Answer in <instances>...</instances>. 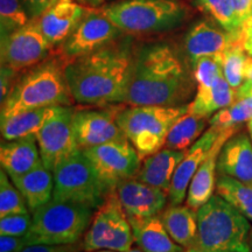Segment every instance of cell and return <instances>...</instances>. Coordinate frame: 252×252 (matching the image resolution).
<instances>
[{
  "instance_id": "6da1fadb",
  "label": "cell",
  "mask_w": 252,
  "mask_h": 252,
  "mask_svg": "<svg viewBox=\"0 0 252 252\" xmlns=\"http://www.w3.org/2000/svg\"><path fill=\"white\" fill-rule=\"evenodd\" d=\"M193 71L172 46L146 45L133 56L123 104L180 106L194 91Z\"/></svg>"
},
{
  "instance_id": "7a4b0ae2",
  "label": "cell",
  "mask_w": 252,
  "mask_h": 252,
  "mask_svg": "<svg viewBox=\"0 0 252 252\" xmlns=\"http://www.w3.org/2000/svg\"><path fill=\"white\" fill-rule=\"evenodd\" d=\"M130 45L115 43L64 61V76L75 102L82 105L123 104L133 63Z\"/></svg>"
},
{
  "instance_id": "3957f363",
  "label": "cell",
  "mask_w": 252,
  "mask_h": 252,
  "mask_svg": "<svg viewBox=\"0 0 252 252\" xmlns=\"http://www.w3.org/2000/svg\"><path fill=\"white\" fill-rule=\"evenodd\" d=\"M72 94L64 76V60L53 59L32 67L14 82L1 104V121L15 113L47 106H71Z\"/></svg>"
},
{
  "instance_id": "277c9868",
  "label": "cell",
  "mask_w": 252,
  "mask_h": 252,
  "mask_svg": "<svg viewBox=\"0 0 252 252\" xmlns=\"http://www.w3.org/2000/svg\"><path fill=\"white\" fill-rule=\"evenodd\" d=\"M250 220L220 195L197 209V234L184 252H251Z\"/></svg>"
},
{
  "instance_id": "5b68a950",
  "label": "cell",
  "mask_w": 252,
  "mask_h": 252,
  "mask_svg": "<svg viewBox=\"0 0 252 252\" xmlns=\"http://www.w3.org/2000/svg\"><path fill=\"white\" fill-rule=\"evenodd\" d=\"M94 210L54 198L35 210L33 222L25 236L26 244H76L89 228Z\"/></svg>"
},
{
  "instance_id": "8992f818",
  "label": "cell",
  "mask_w": 252,
  "mask_h": 252,
  "mask_svg": "<svg viewBox=\"0 0 252 252\" xmlns=\"http://www.w3.org/2000/svg\"><path fill=\"white\" fill-rule=\"evenodd\" d=\"M188 110L189 104L180 106H124L119 112L117 123L140 159L145 160L165 146L169 128Z\"/></svg>"
},
{
  "instance_id": "52a82bcc",
  "label": "cell",
  "mask_w": 252,
  "mask_h": 252,
  "mask_svg": "<svg viewBox=\"0 0 252 252\" xmlns=\"http://www.w3.org/2000/svg\"><path fill=\"white\" fill-rule=\"evenodd\" d=\"M53 198L62 202L83 204L96 210L112 191L104 185L83 150L65 158L53 171Z\"/></svg>"
},
{
  "instance_id": "ba28073f",
  "label": "cell",
  "mask_w": 252,
  "mask_h": 252,
  "mask_svg": "<svg viewBox=\"0 0 252 252\" xmlns=\"http://www.w3.org/2000/svg\"><path fill=\"white\" fill-rule=\"evenodd\" d=\"M122 32L157 33L180 25L187 9L178 0H125L104 8Z\"/></svg>"
},
{
  "instance_id": "9c48e42d",
  "label": "cell",
  "mask_w": 252,
  "mask_h": 252,
  "mask_svg": "<svg viewBox=\"0 0 252 252\" xmlns=\"http://www.w3.org/2000/svg\"><path fill=\"white\" fill-rule=\"evenodd\" d=\"M134 242L130 220L119 202L116 191L97 208L83 238L84 251L111 250L126 252Z\"/></svg>"
},
{
  "instance_id": "30bf717a",
  "label": "cell",
  "mask_w": 252,
  "mask_h": 252,
  "mask_svg": "<svg viewBox=\"0 0 252 252\" xmlns=\"http://www.w3.org/2000/svg\"><path fill=\"white\" fill-rule=\"evenodd\" d=\"M94 171L110 191L140 171V157L127 138L83 150Z\"/></svg>"
},
{
  "instance_id": "8fae6325",
  "label": "cell",
  "mask_w": 252,
  "mask_h": 252,
  "mask_svg": "<svg viewBox=\"0 0 252 252\" xmlns=\"http://www.w3.org/2000/svg\"><path fill=\"white\" fill-rule=\"evenodd\" d=\"M123 108V104H108L96 109H75L72 128L78 149L86 150L110 141L126 139L117 123Z\"/></svg>"
},
{
  "instance_id": "7c38bea8",
  "label": "cell",
  "mask_w": 252,
  "mask_h": 252,
  "mask_svg": "<svg viewBox=\"0 0 252 252\" xmlns=\"http://www.w3.org/2000/svg\"><path fill=\"white\" fill-rule=\"evenodd\" d=\"M52 48L31 19L24 27L1 37V65L15 72L26 70L42 62Z\"/></svg>"
},
{
  "instance_id": "4fadbf2b",
  "label": "cell",
  "mask_w": 252,
  "mask_h": 252,
  "mask_svg": "<svg viewBox=\"0 0 252 252\" xmlns=\"http://www.w3.org/2000/svg\"><path fill=\"white\" fill-rule=\"evenodd\" d=\"M121 28L102 11L86 12L80 24L64 41L61 58L64 61L89 54L109 45L121 34Z\"/></svg>"
},
{
  "instance_id": "5bb4252c",
  "label": "cell",
  "mask_w": 252,
  "mask_h": 252,
  "mask_svg": "<svg viewBox=\"0 0 252 252\" xmlns=\"http://www.w3.org/2000/svg\"><path fill=\"white\" fill-rule=\"evenodd\" d=\"M74 111L71 106H61L35 134L42 163L52 172L78 150L72 128Z\"/></svg>"
},
{
  "instance_id": "9a60e30c",
  "label": "cell",
  "mask_w": 252,
  "mask_h": 252,
  "mask_svg": "<svg viewBox=\"0 0 252 252\" xmlns=\"http://www.w3.org/2000/svg\"><path fill=\"white\" fill-rule=\"evenodd\" d=\"M224 128L210 126L189 149L186 151L184 159L179 163L173 176L171 189L168 191V201L171 206H179L187 197L189 184L195 173L204 161L210 150Z\"/></svg>"
},
{
  "instance_id": "2e32d148",
  "label": "cell",
  "mask_w": 252,
  "mask_h": 252,
  "mask_svg": "<svg viewBox=\"0 0 252 252\" xmlns=\"http://www.w3.org/2000/svg\"><path fill=\"white\" fill-rule=\"evenodd\" d=\"M86 12V8L75 0H53L52 4L33 20L50 46H62Z\"/></svg>"
},
{
  "instance_id": "e0dca14e",
  "label": "cell",
  "mask_w": 252,
  "mask_h": 252,
  "mask_svg": "<svg viewBox=\"0 0 252 252\" xmlns=\"http://www.w3.org/2000/svg\"><path fill=\"white\" fill-rule=\"evenodd\" d=\"M116 194L126 215L134 217L159 215L168 200V193L165 190L134 178L121 182L116 188Z\"/></svg>"
},
{
  "instance_id": "ac0fdd59",
  "label": "cell",
  "mask_w": 252,
  "mask_h": 252,
  "mask_svg": "<svg viewBox=\"0 0 252 252\" xmlns=\"http://www.w3.org/2000/svg\"><path fill=\"white\" fill-rule=\"evenodd\" d=\"M238 128H224L222 133L216 140L213 149L210 150L204 161L201 163L195 175L189 184L187 197H186V206L191 209L197 210L203 204L214 196V191L216 189L217 178V162H219V157L222 150L223 145L226 140L235 134Z\"/></svg>"
},
{
  "instance_id": "d6986e66",
  "label": "cell",
  "mask_w": 252,
  "mask_h": 252,
  "mask_svg": "<svg viewBox=\"0 0 252 252\" xmlns=\"http://www.w3.org/2000/svg\"><path fill=\"white\" fill-rule=\"evenodd\" d=\"M219 174L252 184V141L243 132H236L223 145L219 162Z\"/></svg>"
},
{
  "instance_id": "ffe728a7",
  "label": "cell",
  "mask_w": 252,
  "mask_h": 252,
  "mask_svg": "<svg viewBox=\"0 0 252 252\" xmlns=\"http://www.w3.org/2000/svg\"><path fill=\"white\" fill-rule=\"evenodd\" d=\"M231 42L232 37L228 32L219 30L208 21H201L188 32L184 48L191 67L203 56L223 54Z\"/></svg>"
},
{
  "instance_id": "44dd1931",
  "label": "cell",
  "mask_w": 252,
  "mask_h": 252,
  "mask_svg": "<svg viewBox=\"0 0 252 252\" xmlns=\"http://www.w3.org/2000/svg\"><path fill=\"white\" fill-rule=\"evenodd\" d=\"M42 163L35 135L5 140L0 147L1 169L13 179L26 174Z\"/></svg>"
},
{
  "instance_id": "7402d4cb",
  "label": "cell",
  "mask_w": 252,
  "mask_h": 252,
  "mask_svg": "<svg viewBox=\"0 0 252 252\" xmlns=\"http://www.w3.org/2000/svg\"><path fill=\"white\" fill-rule=\"evenodd\" d=\"M127 217L135 243L143 252H184L185 248L167 232L161 217Z\"/></svg>"
},
{
  "instance_id": "603a6c76",
  "label": "cell",
  "mask_w": 252,
  "mask_h": 252,
  "mask_svg": "<svg viewBox=\"0 0 252 252\" xmlns=\"http://www.w3.org/2000/svg\"><path fill=\"white\" fill-rule=\"evenodd\" d=\"M185 151L161 149L144 160L137 179L145 184L154 186L168 193L173 176L179 163L185 157Z\"/></svg>"
},
{
  "instance_id": "cb8c5ba5",
  "label": "cell",
  "mask_w": 252,
  "mask_h": 252,
  "mask_svg": "<svg viewBox=\"0 0 252 252\" xmlns=\"http://www.w3.org/2000/svg\"><path fill=\"white\" fill-rule=\"evenodd\" d=\"M12 181L23 195L31 214L45 206L53 198L54 175L43 163H40L35 168Z\"/></svg>"
},
{
  "instance_id": "d4e9b609",
  "label": "cell",
  "mask_w": 252,
  "mask_h": 252,
  "mask_svg": "<svg viewBox=\"0 0 252 252\" xmlns=\"http://www.w3.org/2000/svg\"><path fill=\"white\" fill-rule=\"evenodd\" d=\"M237 99V91L225 80L224 75L217 78L213 86L197 88L193 102L189 103V111L210 118V116L231 105Z\"/></svg>"
},
{
  "instance_id": "484cf974",
  "label": "cell",
  "mask_w": 252,
  "mask_h": 252,
  "mask_svg": "<svg viewBox=\"0 0 252 252\" xmlns=\"http://www.w3.org/2000/svg\"><path fill=\"white\" fill-rule=\"evenodd\" d=\"M61 106L32 109L15 113L5 121H1V137L5 140H13L27 135H35L42 126L54 117Z\"/></svg>"
},
{
  "instance_id": "4316f807",
  "label": "cell",
  "mask_w": 252,
  "mask_h": 252,
  "mask_svg": "<svg viewBox=\"0 0 252 252\" xmlns=\"http://www.w3.org/2000/svg\"><path fill=\"white\" fill-rule=\"evenodd\" d=\"M161 220L169 236L181 247L193 244L197 234V210L188 206H169L161 214Z\"/></svg>"
},
{
  "instance_id": "83f0119b",
  "label": "cell",
  "mask_w": 252,
  "mask_h": 252,
  "mask_svg": "<svg viewBox=\"0 0 252 252\" xmlns=\"http://www.w3.org/2000/svg\"><path fill=\"white\" fill-rule=\"evenodd\" d=\"M209 119L188 110L169 128L165 147L186 152L203 134Z\"/></svg>"
},
{
  "instance_id": "f1b7e54d",
  "label": "cell",
  "mask_w": 252,
  "mask_h": 252,
  "mask_svg": "<svg viewBox=\"0 0 252 252\" xmlns=\"http://www.w3.org/2000/svg\"><path fill=\"white\" fill-rule=\"evenodd\" d=\"M216 191L217 195L224 198L226 202L252 222V184L219 174Z\"/></svg>"
},
{
  "instance_id": "f546056e",
  "label": "cell",
  "mask_w": 252,
  "mask_h": 252,
  "mask_svg": "<svg viewBox=\"0 0 252 252\" xmlns=\"http://www.w3.org/2000/svg\"><path fill=\"white\" fill-rule=\"evenodd\" d=\"M196 5L230 33L232 40L241 39L242 28L235 14L232 0H195Z\"/></svg>"
},
{
  "instance_id": "4dcf8cb0",
  "label": "cell",
  "mask_w": 252,
  "mask_h": 252,
  "mask_svg": "<svg viewBox=\"0 0 252 252\" xmlns=\"http://www.w3.org/2000/svg\"><path fill=\"white\" fill-rule=\"evenodd\" d=\"M247 50L244 49L243 42L241 40L232 41L222 55L223 75L225 80L234 89L237 91L244 82L243 71L245 60H247Z\"/></svg>"
},
{
  "instance_id": "1f68e13d",
  "label": "cell",
  "mask_w": 252,
  "mask_h": 252,
  "mask_svg": "<svg viewBox=\"0 0 252 252\" xmlns=\"http://www.w3.org/2000/svg\"><path fill=\"white\" fill-rule=\"evenodd\" d=\"M252 118V105L248 99L237 98L231 105L220 109L210 117L209 125L220 128H238Z\"/></svg>"
},
{
  "instance_id": "d6a6232c",
  "label": "cell",
  "mask_w": 252,
  "mask_h": 252,
  "mask_svg": "<svg viewBox=\"0 0 252 252\" xmlns=\"http://www.w3.org/2000/svg\"><path fill=\"white\" fill-rule=\"evenodd\" d=\"M4 169L0 172V217H4L12 214L30 213L17 186L11 182Z\"/></svg>"
},
{
  "instance_id": "836d02e7",
  "label": "cell",
  "mask_w": 252,
  "mask_h": 252,
  "mask_svg": "<svg viewBox=\"0 0 252 252\" xmlns=\"http://www.w3.org/2000/svg\"><path fill=\"white\" fill-rule=\"evenodd\" d=\"M27 11L20 0H0L1 37L30 23Z\"/></svg>"
},
{
  "instance_id": "e575fe53",
  "label": "cell",
  "mask_w": 252,
  "mask_h": 252,
  "mask_svg": "<svg viewBox=\"0 0 252 252\" xmlns=\"http://www.w3.org/2000/svg\"><path fill=\"white\" fill-rule=\"evenodd\" d=\"M222 55L203 56L191 65L195 82L197 88H207L213 86L217 78L223 76Z\"/></svg>"
},
{
  "instance_id": "d590c367",
  "label": "cell",
  "mask_w": 252,
  "mask_h": 252,
  "mask_svg": "<svg viewBox=\"0 0 252 252\" xmlns=\"http://www.w3.org/2000/svg\"><path fill=\"white\" fill-rule=\"evenodd\" d=\"M33 216L31 213L12 214L0 217V235L25 237L30 231Z\"/></svg>"
},
{
  "instance_id": "8d00e7d4",
  "label": "cell",
  "mask_w": 252,
  "mask_h": 252,
  "mask_svg": "<svg viewBox=\"0 0 252 252\" xmlns=\"http://www.w3.org/2000/svg\"><path fill=\"white\" fill-rule=\"evenodd\" d=\"M21 252H78V249L75 244H30L26 245Z\"/></svg>"
},
{
  "instance_id": "74e56055",
  "label": "cell",
  "mask_w": 252,
  "mask_h": 252,
  "mask_svg": "<svg viewBox=\"0 0 252 252\" xmlns=\"http://www.w3.org/2000/svg\"><path fill=\"white\" fill-rule=\"evenodd\" d=\"M26 245L25 237L0 235V252H21Z\"/></svg>"
},
{
  "instance_id": "f35d334b",
  "label": "cell",
  "mask_w": 252,
  "mask_h": 252,
  "mask_svg": "<svg viewBox=\"0 0 252 252\" xmlns=\"http://www.w3.org/2000/svg\"><path fill=\"white\" fill-rule=\"evenodd\" d=\"M235 14L241 28L252 15V0H232Z\"/></svg>"
},
{
  "instance_id": "ab89813d",
  "label": "cell",
  "mask_w": 252,
  "mask_h": 252,
  "mask_svg": "<svg viewBox=\"0 0 252 252\" xmlns=\"http://www.w3.org/2000/svg\"><path fill=\"white\" fill-rule=\"evenodd\" d=\"M15 74H18V72L12 70L11 68L2 67L1 65V84H0V99H1V104L7 98L9 91H11L12 87H13L15 82Z\"/></svg>"
},
{
  "instance_id": "60d3db41",
  "label": "cell",
  "mask_w": 252,
  "mask_h": 252,
  "mask_svg": "<svg viewBox=\"0 0 252 252\" xmlns=\"http://www.w3.org/2000/svg\"><path fill=\"white\" fill-rule=\"evenodd\" d=\"M20 1L23 2L30 19H35L52 4L53 0H20Z\"/></svg>"
},
{
  "instance_id": "b9f144b4",
  "label": "cell",
  "mask_w": 252,
  "mask_h": 252,
  "mask_svg": "<svg viewBox=\"0 0 252 252\" xmlns=\"http://www.w3.org/2000/svg\"><path fill=\"white\" fill-rule=\"evenodd\" d=\"M242 41L244 49L249 55L252 56V15L242 27Z\"/></svg>"
},
{
  "instance_id": "7bdbcfd3",
  "label": "cell",
  "mask_w": 252,
  "mask_h": 252,
  "mask_svg": "<svg viewBox=\"0 0 252 252\" xmlns=\"http://www.w3.org/2000/svg\"><path fill=\"white\" fill-rule=\"evenodd\" d=\"M237 98H245L252 105V83H243L237 90Z\"/></svg>"
},
{
  "instance_id": "ee69618b",
  "label": "cell",
  "mask_w": 252,
  "mask_h": 252,
  "mask_svg": "<svg viewBox=\"0 0 252 252\" xmlns=\"http://www.w3.org/2000/svg\"><path fill=\"white\" fill-rule=\"evenodd\" d=\"M243 77H244L243 83H252V56L251 55H248L247 60H245Z\"/></svg>"
},
{
  "instance_id": "f6af8a7d",
  "label": "cell",
  "mask_w": 252,
  "mask_h": 252,
  "mask_svg": "<svg viewBox=\"0 0 252 252\" xmlns=\"http://www.w3.org/2000/svg\"><path fill=\"white\" fill-rule=\"evenodd\" d=\"M78 2H81V4H84V5H88V6H98L102 4L104 0H77Z\"/></svg>"
},
{
  "instance_id": "bcb514c9",
  "label": "cell",
  "mask_w": 252,
  "mask_h": 252,
  "mask_svg": "<svg viewBox=\"0 0 252 252\" xmlns=\"http://www.w3.org/2000/svg\"><path fill=\"white\" fill-rule=\"evenodd\" d=\"M248 130H249V134H250V138L252 141V118L248 122Z\"/></svg>"
},
{
  "instance_id": "7dc6e473",
  "label": "cell",
  "mask_w": 252,
  "mask_h": 252,
  "mask_svg": "<svg viewBox=\"0 0 252 252\" xmlns=\"http://www.w3.org/2000/svg\"><path fill=\"white\" fill-rule=\"evenodd\" d=\"M249 244H250V249H251V252H252V230L250 232V238H249Z\"/></svg>"
},
{
  "instance_id": "c3c4849f",
  "label": "cell",
  "mask_w": 252,
  "mask_h": 252,
  "mask_svg": "<svg viewBox=\"0 0 252 252\" xmlns=\"http://www.w3.org/2000/svg\"><path fill=\"white\" fill-rule=\"evenodd\" d=\"M126 252H143V251H141L140 249H130V250Z\"/></svg>"
},
{
  "instance_id": "681fc988",
  "label": "cell",
  "mask_w": 252,
  "mask_h": 252,
  "mask_svg": "<svg viewBox=\"0 0 252 252\" xmlns=\"http://www.w3.org/2000/svg\"><path fill=\"white\" fill-rule=\"evenodd\" d=\"M94 252H117V251H111V250H98V251H94Z\"/></svg>"
}]
</instances>
